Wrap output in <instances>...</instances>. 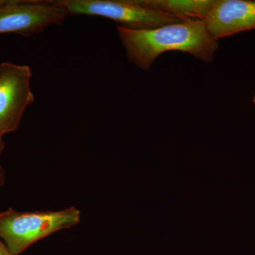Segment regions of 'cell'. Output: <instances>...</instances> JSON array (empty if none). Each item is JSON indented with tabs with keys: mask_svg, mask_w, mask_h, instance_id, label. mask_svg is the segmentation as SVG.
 <instances>
[{
	"mask_svg": "<svg viewBox=\"0 0 255 255\" xmlns=\"http://www.w3.org/2000/svg\"><path fill=\"white\" fill-rule=\"evenodd\" d=\"M128 59L147 71L157 57L167 51H182L210 63L219 48V40L210 33L204 20L189 18L151 29L117 26Z\"/></svg>",
	"mask_w": 255,
	"mask_h": 255,
	"instance_id": "6da1fadb",
	"label": "cell"
},
{
	"mask_svg": "<svg viewBox=\"0 0 255 255\" xmlns=\"http://www.w3.org/2000/svg\"><path fill=\"white\" fill-rule=\"evenodd\" d=\"M81 212L75 206L58 211L0 212V240L11 253L19 255L53 233L78 225Z\"/></svg>",
	"mask_w": 255,
	"mask_h": 255,
	"instance_id": "7a4b0ae2",
	"label": "cell"
},
{
	"mask_svg": "<svg viewBox=\"0 0 255 255\" xmlns=\"http://www.w3.org/2000/svg\"><path fill=\"white\" fill-rule=\"evenodd\" d=\"M53 2L70 15L102 16L130 29H151L186 20L146 7L137 0H55Z\"/></svg>",
	"mask_w": 255,
	"mask_h": 255,
	"instance_id": "3957f363",
	"label": "cell"
},
{
	"mask_svg": "<svg viewBox=\"0 0 255 255\" xmlns=\"http://www.w3.org/2000/svg\"><path fill=\"white\" fill-rule=\"evenodd\" d=\"M70 16L53 1L9 0L0 7V34L31 36L53 24H61Z\"/></svg>",
	"mask_w": 255,
	"mask_h": 255,
	"instance_id": "277c9868",
	"label": "cell"
},
{
	"mask_svg": "<svg viewBox=\"0 0 255 255\" xmlns=\"http://www.w3.org/2000/svg\"><path fill=\"white\" fill-rule=\"evenodd\" d=\"M32 76L28 65L7 62L0 64V134L17 130L23 113L34 102L30 87Z\"/></svg>",
	"mask_w": 255,
	"mask_h": 255,
	"instance_id": "5b68a950",
	"label": "cell"
},
{
	"mask_svg": "<svg viewBox=\"0 0 255 255\" xmlns=\"http://www.w3.org/2000/svg\"><path fill=\"white\" fill-rule=\"evenodd\" d=\"M204 21L217 40L255 29V0H214Z\"/></svg>",
	"mask_w": 255,
	"mask_h": 255,
	"instance_id": "8992f818",
	"label": "cell"
},
{
	"mask_svg": "<svg viewBox=\"0 0 255 255\" xmlns=\"http://www.w3.org/2000/svg\"><path fill=\"white\" fill-rule=\"evenodd\" d=\"M146 7L163 11L182 19H205L214 0H137Z\"/></svg>",
	"mask_w": 255,
	"mask_h": 255,
	"instance_id": "52a82bcc",
	"label": "cell"
},
{
	"mask_svg": "<svg viewBox=\"0 0 255 255\" xmlns=\"http://www.w3.org/2000/svg\"><path fill=\"white\" fill-rule=\"evenodd\" d=\"M5 147V143L3 140V135L0 134V157H1V153L4 150ZM6 181V176H5V172L3 167L0 164V187L4 185Z\"/></svg>",
	"mask_w": 255,
	"mask_h": 255,
	"instance_id": "ba28073f",
	"label": "cell"
},
{
	"mask_svg": "<svg viewBox=\"0 0 255 255\" xmlns=\"http://www.w3.org/2000/svg\"><path fill=\"white\" fill-rule=\"evenodd\" d=\"M0 255H16L13 254L9 251V250L6 248L4 243L0 240Z\"/></svg>",
	"mask_w": 255,
	"mask_h": 255,
	"instance_id": "9c48e42d",
	"label": "cell"
},
{
	"mask_svg": "<svg viewBox=\"0 0 255 255\" xmlns=\"http://www.w3.org/2000/svg\"><path fill=\"white\" fill-rule=\"evenodd\" d=\"M9 1V0H0V7L4 6V4H7Z\"/></svg>",
	"mask_w": 255,
	"mask_h": 255,
	"instance_id": "30bf717a",
	"label": "cell"
},
{
	"mask_svg": "<svg viewBox=\"0 0 255 255\" xmlns=\"http://www.w3.org/2000/svg\"><path fill=\"white\" fill-rule=\"evenodd\" d=\"M253 102H254V103H255V94L254 95V97H253Z\"/></svg>",
	"mask_w": 255,
	"mask_h": 255,
	"instance_id": "8fae6325",
	"label": "cell"
}]
</instances>
